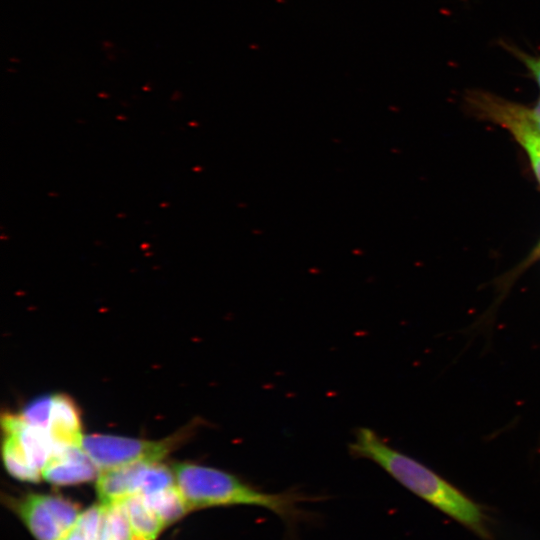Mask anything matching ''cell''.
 I'll use <instances>...</instances> for the list:
<instances>
[{
	"label": "cell",
	"mask_w": 540,
	"mask_h": 540,
	"mask_svg": "<svg viewBox=\"0 0 540 540\" xmlns=\"http://www.w3.org/2000/svg\"><path fill=\"white\" fill-rule=\"evenodd\" d=\"M348 450L353 457L377 464L403 487L480 538H492L491 521L482 505L423 463L390 446L371 428H358Z\"/></svg>",
	"instance_id": "6da1fadb"
},
{
	"label": "cell",
	"mask_w": 540,
	"mask_h": 540,
	"mask_svg": "<svg viewBox=\"0 0 540 540\" xmlns=\"http://www.w3.org/2000/svg\"><path fill=\"white\" fill-rule=\"evenodd\" d=\"M176 487L189 511L211 507L251 506L276 514L289 531L311 519L302 503L320 500L295 488L267 492L227 471L196 463L173 464Z\"/></svg>",
	"instance_id": "7a4b0ae2"
},
{
	"label": "cell",
	"mask_w": 540,
	"mask_h": 540,
	"mask_svg": "<svg viewBox=\"0 0 540 540\" xmlns=\"http://www.w3.org/2000/svg\"><path fill=\"white\" fill-rule=\"evenodd\" d=\"M465 100L470 110L509 131L527 153L540 184V133L531 120V107L484 90H471Z\"/></svg>",
	"instance_id": "3957f363"
},
{
	"label": "cell",
	"mask_w": 540,
	"mask_h": 540,
	"mask_svg": "<svg viewBox=\"0 0 540 540\" xmlns=\"http://www.w3.org/2000/svg\"><path fill=\"white\" fill-rule=\"evenodd\" d=\"M185 434L177 433L160 441L89 434L82 437L80 447L100 472L139 461L160 462L183 440Z\"/></svg>",
	"instance_id": "277c9868"
},
{
	"label": "cell",
	"mask_w": 540,
	"mask_h": 540,
	"mask_svg": "<svg viewBox=\"0 0 540 540\" xmlns=\"http://www.w3.org/2000/svg\"><path fill=\"white\" fill-rule=\"evenodd\" d=\"M15 511L36 540H61L81 515L76 504L51 494H28Z\"/></svg>",
	"instance_id": "5b68a950"
},
{
	"label": "cell",
	"mask_w": 540,
	"mask_h": 540,
	"mask_svg": "<svg viewBox=\"0 0 540 540\" xmlns=\"http://www.w3.org/2000/svg\"><path fill=\"white\" fill-rule=\"evenodd\" d=\"M99 469L79 446H66L54 452L44 468L42 478L58 485H75L98 477Z\"/></svg>",
	"instance_id": "8992f818"
},
{
	"label": "cell",
	"mask_w": 540,
	"mask_h": 540,
	"mask_svg": "<svg viewBox=\"0 0 540 540\" xmlns=\"http://www.w3.org/2000/svg\"><path fill=\"white\" fill-rule=\"evenodd\" d=\"M148 461H139L100 471L96 478V492L101 504L110 505L139 494Z\"/></svg>",
	"instance_id": "52a82bcc"
},
{
	"label": "cell",
	"mask_w": 540,
	"mask_h": 540,
	"mask_svg": "<svg viewBox=\"0 0 540 540\" xmlns=\"http://www.w3.org/2000/svg\"><path fill=\"white\" fill-rule=\"evenodd\" d=\"M47 431L54 444V452L66 446L80 447L83 437L80 413L74 401L67 395H53Z\"/></svg>",
	"instance_id": "ba28073f"
},
{
	"label": "cell",
	"mask_w": 540,
	"mask_h": 540,
	"mask_svg": "<svg viewBox=\"0 0 540 540\" xmlns=\"http://www.w3.org/2000/svg\"><path fill=\"white\" fill-rule=\"evenodd\" d=\"M133 540H155L164 523L158 515L147 505L140 494H135L123 500Z\"/></svg>",
	"instance_id": "9c48e42d"
},
{
	"label": "cell",
	"mask_w": 540,
	"mask_h": 540,
	"mask_svg": "<svg viewBox=\"0 0 540 540\" xmlns=\"http://www.w3.org/2000/svg\"><path fill=\"white\" fill-rule=\"evenodd\" d=\"M2 455L7 471L14 478L32 483L41 479V472L32 466L18 440L10 433H5Z\"/></svg>",
	"instance_id": "30bf717a"
},
{
	"label": "cell",
	"mask_w": 540,
	"mask_h": 540,
	"mask_svg": "<svg viewBox=\"0 0 540 540\" xmlns=\"http://www.w3.org/2000/svg\"><path fill=\"white\" fill-rule=\"evenodd\" d=\"M147 505L158 515L165 527L189 512L176 485L160 493L144 497Z\"/></svg>",
	"instance_id": "8fae6325"
},
{
	"label": "cell",
	"mask_w": 540,
	"mask_h": 540,
	"mask_svg": "<svg viewBox=\"0 0 540 540\" xmlns=\"http://www.w3.org/2000/svg\"><path fill=\"white\" fill-rule=\"evenodd\" d=\"M103 506L104 514L98 540H133L123 501Z\"/></svg>",
	"instance_id": "7c38bea8"
},
{
	"label": "cell",
	"mask_w": 540,
	"mask_h": 540,
	"mask_svg": "<svg viewBox=\"0 0 540 540\" xmlns=\"http://www.w3.org/2000/svg\"><path fill=\"white\" fill-rule=\"evenodd\" d=\"M175 485L173 470H170L161 462H153L149 464L143 475L139 494L144 497L151 496Z\"/></svg>",
	"instance_id": "4fadbf2b"
},
{
	"label": "cell",
	"mask_w": 540,
	"mask_h": 540,
	"mask_svg": "<svg viewBox=\"0 0 540 540\" xmlns=\"http://www.w3.org/2000/svg\"><path fill=\"white\" fill-rule=\"evenodd\" d=\"M53 396H41L32 400L22 411L20 416L29 425L48 429L52 408Z\"/></svg>",
	"instance_id": "5bb4252c"
},
{
	"label": "cell",
	"mask_w": 540,
	"mask_h": 540,
	"mask_svg": "<svg viewBox=\"0 0 540 540\" xmlns=\"http://www.w3.org/2000/svg\"><path fill=\"white\" fill-rule=\"evenodd\" d=\"M501 47L525 67L540 88V55L527 53L518 46L506 41L501 42Z\"/></svg>",
	"instance_id": "9a60e30c"
},
{
	"label": "cell",
	"mask_w": 540,
	"mask_h": 540,
	"mask_svg": "<svg viewBox=\"0 0 540 540\" xmlns=\"http://www.w3.org/2000/svg\"><path fill=\"white\" fill-rule=\"evenodd\" d=\"M61 540H89L80 526L76 523Z\"/></svg>",
	"instance_id": "2e32d148"
},
{
	"label": "cell",
	"mask_w": 540,
	"mask_h": 540,
	"mask_svg": "<svg viewBox=\"0 0 540 540\" xmlns=\"http://www.w3.org/2000/svg\"><path fill=\"white\" fill-rule=\"evenodd\" d=\"M531 108L536 115L540 116V97L536 101L535 105Z\"/></svg>",
	"instance_id": "e0dca14e"
}]
</instances>
